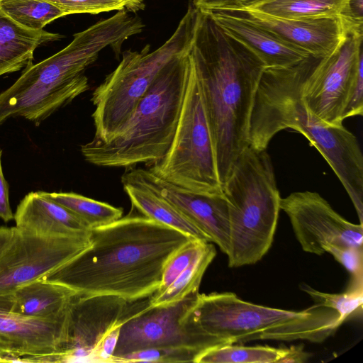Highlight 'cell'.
I'll use <instances>...</instances> for the list:
<instances>
[{"mask_svg":"<svg viewBox=\"0 0 363 363\" xmlns=\"http://www.w3.org/2000/svg\"><path fill=\"white\" fill-rule=\"evenodd\" d=\"M319 57L310 55L283 68H265L251 115L249 145L262 150L282 130L302 135L325 158L347 192L363 220V156L355 135L341 125H330L315 118L302 99L303 82Z\"/></svg>","mask_w":363,"mask_h":363,"instance_id":"obj_3","label":"cell"},{"mask_svg":"<svg viewBox=\"0 0 363 363\" xmlns=\"http://www.w3.org/2000/svg\"><path fill=\"white\" fill-rule=\"evenodd\" d=\"M287 348L223 345L199 353L194 363H279Z\"/></svg>","mask_w":363,"mask_h":363,"instance_id":"obj_25","label":"cell"},{"mask_svg":"<svg viewBox=\"0 0 363 363\" xmlns=\"http://www.w3.org/2000/svg\"><path fill=\"white\" fill-rule=\"evenodd\" d=\"M68 323L69 308L62 315L50 319L0 311V337L21 358L52 355V362L67 342Z\"/></svg>","mask_w":363,"mask_h":363,"instance_id":"obj_17","label":"cell"},{"mask_svg":"<svg viewBox=\"0 0 363 363\" xmlns=\"http://www.w3.org/2000/svg\"><path fill=\"white\" fill-rule=\"evenodd\" d=\"M212 242H206L189 266L164 291L154 293L148 298L150 306H166L184 298L199 291L203 276L216 255Z\"/></svg>","mask_w":363,"mask_h":363,"instance_id":"obj_23","label":"cell"},{"mask_svg":"<svg viewBox=\"0 0 363 363\" xmlns=\"http://www.w3.org/2000/svg\"><path fill=\"white\" fill-rule=\"evenodd\" d=\"M350 274L347 288L363 286V247L330 245L324 248Z\"/></svg>","mask_w":363,"mask_h":363,"instance_id":"obj_32","label":"cell"},{"mask_svg":"<svg viewBox=\"0 0 363 363\" xmlns=\"http://www.w3.org/2000/svg\"><path fill=\"white\" fill-rule=\"evenodd\" d=\"M320 307L294 311L250 303L232 292L199 294L185 318L205 337L208 349L257 340H298L302 323Z\"/></svg>","mask_w":363,"mask_h":363,"instance_id":"obj_8","label":"cell"},{"mask_svg":"<svg viewBox=\"0 0 363 363\" xmlns=\"http://www.w3.org/2000/svg\"><path fill=\"white\" fill-rule=\"evenodd\" d=\"M199 352L184 347H162L142 350L123 355L116 362H194Z\"/></svg>","mask_w":363,"mask_h":363,"instance_id":"obj_30","label":"cell"},{"mask_svg":"<svg viewBox=\"0 0 363 363\" xmlns=\"http://www.w3.org/2000/svg\"><path fill=\"white\" fill-rule=\"evenodd\" d=\"M130 178L155 191L209 237L226 255L230 248L228 201L222 194H199L169 183L149 169H132Z\"/></svg>","mask_w":363,"mask_h":363,"instance_id":"obj_15","label":"cell"},{"mask_svg":"<svg viewBox=\"0 0 363 363\" xmlns=\"http://www.w3.org/2000/svg\"><path fill=\"white\" fill-rule=\"evenodd\" d=\"M199 291L166 306H150L148 299L128 302L121 315L118 340L113 362L121 357L142 350L162 347H184L200 353L208 348L205 337L186 319Z\"/></svg>","mask_w":363,"mask_h":363,"instance_id":"obj_10","label":"cell"},{"mask_svg":"<svg viewBox=\"0 0 363 363\" xmlns=\"http://www.w3.org/2000/svg\"><path fill=\"white\" fill-rule=\"evenodd\" d=\"M206 242H208L190 240L177 250L166 263L160 285L155 293L161 292L167 289L189 266Z\"/></svg>","mask_w":363,"mask_h":363,"instance_id":"obj_31","label":"cell"},{"mask_svg":"<svg viewBox=\"0 0 363 363\" xmlns=\"http://www.w3.org/2000/svg\"><path fill=\"white\" fill-rule=\"evenodd\" d=\"M363 113V61L357 68L354 79L351 85L345 108L343 112V119L347 118L362 116Z\"/></svg>","mask_w":363,"mask_h":363,"instance_id":"obj_33","label":"cell"},{"mask_svg":"<svg viewBox=\"0 0 363 363\" xmlns=\"http://www.w3.org/2000/svg\"><path fill=\"white\" fill-rule=\"evenodd\" d=\"M187 48L162 68L131 117L114 135L81 145L86 161L128 168L152 164L163 157L174 135L186 92Z\"/></svg>","mask_w":363,"mask_h":363,"instance_id":"obj_5","label":"cell"},{"mask_svg":"<svg viewBox=\"0 0 363 363\" xmlns=\"http://www.w3.org/2000/svg\"><path fill=\"white\" fill-rule=\"evenodd\" d=\"M190 240L131 210L91 229L90 245L43 278L82 295L116 296L128 302L147 298L159 289L169 259Z\"/></svg>","mask_w":363,"mask_h":363,"instance_id":"obj_1","label":"cell"},{"mask_svg":"<svg viewBox=\"0 0 363 363\" xmlns=\"http://www.w3.org/2000/svg\"><path fill=\"white\" fill-rule=\"evenodd\" d=\"M270 0H238L239 7L238 8H253L264 2ZM238 9V8H237Z\"/></svg>","mask_w":363,"mask_h":363,"instance_id":"obj_40","label":"cell"},{"mask_svg":"<svg viewBox=\"0 0 363 363\" xmlns=\"http://www.w3.org/2000/svg\"><path fill=\"white\" fill-rule=\"evenodd\" d=\"M127 303L116 296L75 294L69 302L67 342L55 362H93L100 342L118 323Z\"/></svg>","mask_w":363,"mask_h":363,"instance_id":"obj_14","label":"cell"},{"mask_svg":"<svg viewBox=\"0 0 363 363\" xmlns=\"http://www.w3.org/2000/svg\"><path fill=\"white\" fill-rule=\"evenodd\" d=\"M206 12L228 35L255 53L266 68L292 66L307 58V52L283 40L232 10L209 9Z\"/></svg>","mask_w":363,"mask_h":363,"instance_id":"obj_18","label":"cell"},{"mask_svg":"<svg viewBox=\"0 0 363 363\" xmlns=\"http://www.w3.org/2000/svg\"><path fill=\"white\" fill-rule=\"evenodd\" d=\"M280 209L304 252L322 255L330 245L363 247V225L347 220L317 192H293L281 199Z\"/></svg>","mask_w":363,"mask_h":363,"instance_id":"obj_13","label":"cell"},{"mask_svg":"<svg viewBox=\"0 0 363 363\" xmlns=\"http://www.w3.org/2000/svg\"><path fill=\"white\" fill-rule=\"evenodd\" d=\"M63 37L43 29L27 28L0 9V76L19 71L33 64L37 48Z\"/></svg>","mask_w":363,"mask_h":363,"instance_id":"obj_20","label":"cell"},{"mask_svg":"<svg viewBox=\"0 0 363 363\" xmlns=\"http://www.w3.org/2000/svg\"><path fill=\"white\" fill-rule=\"evenodd\" d=\"M230 10L313 56L324 57L333 53L341 47L352 31L343 16L284 18L252 9Z\"/></svg>","mask_w":363,"mask_h":363,"instance_id":"obj_16","label":"cell"},{"mask_svg":"<svg viewBox=\"0 0 363 363\" xmlns=\"http://www.w3.org/2000/svg\"><path fill=\"white\" fill-rule=\"evenodd\" d=\"M198 10L191 1L174 33L157 49L146 45L123 52L118 65L92 93L93 139L108 140L128 121L162 68L189 46Z\"/></svg>","mask_w":363,"mask_h":363,"instance_id":"obj_7","label":"cell"},{"mask_svg":"<svg viewBox=\"0 0 363 363\" xmlns=\"http://www.w3.org/2000/svg\"><path fill=\"white\" fill-rule=\"evenodd\" d=\"M0 9L20 25L33 30L43 29L65 16L57 6L46 0H0Z\"/></svg>","mask_w":363,"mask_h":363,"instance_id":"obj_27","label":"cell"},{"mask_svg":"<svg viewBox=\"0 0 363 363\" xmlns=\"http://www.w3.org/2000/svg\"><path fill=\"white\" fill-rule=\"evenodd\" d=\"M187 50L199 84L223 186L240 154L249 145L254 101L266 66L199 9Z\"/></svg>","mask_w":363,"mask_h":363,"instance_id":"obj_2","label":"cell"},{"mask_svg":"<svg viewBox=\"0 0 363 363\" xmlns=\"http://www.w3.org/2000/svg\"><path fill=\"white\" fill-rule=\"evenodd\" d=\"M13 219L16 228L42 235H75L91 230L77 215L41 191L24 196Z\"/></svg>","mask_w":363,"mask_h":363,"instance_id":"obj_19","label":"cell"},{"mask_svg":"<svg viewBox=\"0 0 363 363\" xmlns=\"http://www.w3.org/2000/svg\"><path fill=\"white\" fill-rule=\"evenodd\" d=\"M350 0H270L247 8L284 18H316L342 16Z\"/></svg>","mask_w":363,"mask_h":363,"instance_id":"obj_24","label":"cell"},{"mask_svg":"<svg viewBox=\"0 0 363 363\" xmlns=\"http://www.w3.org/2000/svg\"><path fill=\"white\" fill-rule=\"evenodd\" d=\"M121 183L130 199L132 208L139 213L178 230L191 239L211 242L208 235L153 189L125 174L121 177Z\"/></svg>","mask_w":363,"mask_h":363,"instance_id":"obj_21","label":"cell"},{"mask_svg":"<svg viewBox=\"0 0 363 363\" xmlns=\"http://www.w3.org/2000/svg\"><path fill=\"white\" fill-rule=\"evenodd\" d=\"M122 323L121 318L118 323L103 337L94 353L93 362H113Z\"/></svg>","mask_w":363,"mask_h":363,"instance_id":"obj_34","label":"cell"},{"mask_svg":"<svg viewBox=\"0 0 363 363\" xmlns=\"http://www.w3.org/2000/svg\"><path fill=\"white\" fill-rule=\"evenodd\" d=\"M193 3L199 10H230L239 7L238 0H194Z\"/></svg>","mask_w":363,"mask_h":363,"instance_id":"obj_36","label":"cell"},{"mask_svg":"<svg viewBox=\"0 0 363 363\" xmlns=\"http://www.w3.org/2000/svg\"><path fill=\"white\" fill-rule=\"evenodd\" d=\"M145 27L140 17L123 9L77 33L65 48L25 67L19 78L0 92V125L23 117L36 125L89 88L84 70L111 48L118 56L123 44Z\"/></svg>","mask_w":363,"mask_h":363,"instance_id":"obj_4","label":"cell"},{"mask_svg":"<svg viewBox=\"0 0 363 363\" xmlns=\"http://www.w3.org/2000/svg\"><path fill=\"white\" fill-rule=\"evenodd\" d=\"M311 354L304 351L301 345L292 346L287 348L286 354L279 363H302L310 358Z\"/></svg>","mask_w":363,"mask_h":363,"instance_id":"obj_37","label":"cell"},{"mask_svg":"<svg viewBox=\"0 0 363 363\" xmlns=\"http://www.w3.org/2000/svg\"><path fill=\"white\" fill-rule=\"evenodd\" d=\"M6 354L17 356L13 347L8 342L0 337V357Z\"/></svg>","mask_w":363,"mask_h":363,"instance_id":"obj_39","label":"cell"},{"mask_svg":"<svg viewBox=\"0 0 363 363\" xmlns=\"http://www.w3.org/2000/svg\"><path fill=\"white\" fill-rule=\"evenodd\" d=\"M57 6L65 16L74 13L98 14L128 10L133 13L145 8L144 0H46Z\"/></svg>","mask_w":363,"mask_h":363,"instance_id":"obj_29","label":"cell"},{"mask_svg":"<svg viewBox=\"0 0 363 363\" xmlns=\"http://www.w3.org/2000/svg\"><path fill=\"white\" fill-rule=\"evenodd\" d=\"M230 225L228 267L258 262L273 242L281 196L266 150L246 147L222 186Z\"/></svg>","mask_w":363,"mask_h":363,"instance_id":"obj_6","label":"cell"},{"mask_svg":"<svg viewBox=\"0 0 363 363\" xmlns=\"http://www.w3.org/2000/svg\"><path fill=\"white\" fill-rule=\"evenodd\" d=\"M1 158V153L0 154V218L7 223L13 219L14 214L9 203V185L3 174Z\"/></svg>","mask_w":363,"mask_h":363,"instance_id":"obj_35","label":"cell"},{"mask_svg":"<svg viewBox=\"0 0 363 363\" xmlns=\"http://www.w3.org/2000/svg\"><path fill=\"white\" fill-rule=\"evenodd\" d=\"M91 244L90 232L75 235H42L13 227L0 254V294L43 278L70 261Z\"/></svg>","mask_w":363,"mask_h":363,"instance_id":"obj_11","label":"cell"},{"mask_svg":"<svg viewBox=\"0 0 363 363\" xmlns=\"http://www.w3.org/2000/svg\"><path fill=\"white\" fill-rule=\"evenodd\" d=\"M13 228L0 227V254L10 242L13 235Z\"/></svg>","mask_w":363,"mask_h":363,"instance_id":"obj_38","label":"cell"},{"mask_svg":"<svg viewBox=\"0 0 363 363\" xmlns=\"http://www.w3.org/2000/svg\"><path fill=\"white\" fill-rule=\"evenodd\" d=\"M55 201L68 208L93 229L122 217L123 209L73 192H47Z\"/></svg>","mask_w":363,"mask_h":363,"instance_id":"obj_26","label":"cell"},{"mask_svg":"<svg viewBox=\"0 0 363 363\" xmlns=\"http://www.w3.org/2000/svg\"><path fill=\"white\" fill-rule=\"evenodd\" d=\"M75 294L66 286L40 278L13 291L11 312L43 319L58 318L67 311Z\"/></svg>","mask_w":363,"mask_h":363,"instance_id":"obj_22","label":"cell"},{"mask_svg":"<svg viewBox=\"0 0 363 363\" xmlns=\"http://www.w3.org/2000/svg\"><path fill=\"white\" fill-rule=\"evenodd\" d=\"M300 288L313 298L315 304L337 312L343 322L362 314L363 287L347 288L340 294L321 292L306 284H301Z\"/></svg>","mask_w":363,"mask_h":363,"instance_id":"obj_28","label":"cell"},{"mask_svg":"<svg viewBox=\"0 0 363 363\" xmlns=\"http://www.w3.org/2000/svg\"><path fill=\"white\" fill-rule=\"evenodd\" d=\"M362 35L349 33L341 47L317 59L303 82L301 94L307 109L328 125H342L347 96L363 61Z\"/></svg>","mask_w":363,"mask_h":363,"instance_id":"obj_12","label":"cell"},{"mask_svg":"<svg viewBox=\"0 0 363 363\" xmlns=\"http://www.w3.org/2000/svg\"><path fill=\"white\" fill-rule=\"evenodd\" d=\"M186 52L188 80L176 131L165 155L149 170L169 183L196 193L222 194L199 84Z\"/></svg>","mask_w":363,"mask_h":363,"instance_id":"obj_9","label":"cell"}]
</instances>
